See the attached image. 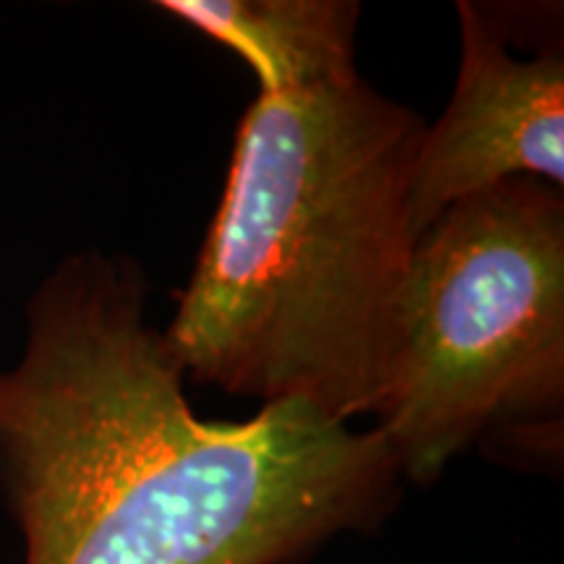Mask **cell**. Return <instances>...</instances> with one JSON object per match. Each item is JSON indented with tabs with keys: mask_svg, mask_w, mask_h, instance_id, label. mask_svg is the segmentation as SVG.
Wrapping results in <instances>:
<instances>
[{
	"mask_svg": "<svg viewBox=\"0 0 564 564\" xmlns=\"http://www.w3.org/2000/svg\"><path fill=\"white\" fill-rule=\"evenodd\" d=\"M463 37L453 100L423 129L408 207L415 238L457 202L512 178L564 183V55L512 53V26L491 6L457 3Z\"/></svg>",
	"mask_w": 564,
	"mask_h": 564,
	"instance_id": "cell-4",
	"label": "cell"
},
{
	"mask_svg": "<svg viewBox=\"0 0 564 564\" xmlns=\"http://www.w3.org/2000/svg\"><path fill=\"white\" fill-rule=\"evenodd\" d=\"M562 394V188L512 178L415 241L373 429L403 481L426 486L491 429L552 423Z\"/></svg>",
	"mask_w": 564,
	"mask_h": 564,
	"instance_id": "cell-3",
	"label": "cell"
},
{
	"mask_svg": "<svg viewBox=\"0 0 564 564\" xmlns=\"http://www.w3.org/2000/svg\"><path fill=\"white\" fill-rule=\"evenodd\" d=\"M183 382L133 259L55 264L0 369V497L24 564H291L398 505L377 429L306 400L202 421Z\"/></svg>",
	"mask_w": 564,
	"mask_h": 564,
	"instance_id": "cell-1",
	"label": "cell"
},
{
	"mask_svg": "<svg viewBox=\"0 0 564 564\" xmlns=\"http://www.w3.org/2000/svg\"><path fill=\"white\" fill-rule=\"evenodd\" d=\"M423 121L361 76L259 97L228 186L162 333L183 377L373 415L415 238Z\"/></svg>",
	"mask_w": 564,
	"mask_h": 564,
	"instance_id": "cell-2",
	"label": "cell"
},
{
	"mask_svg": "<svg viewBox=\"0 0 564 564\" xmlns=\"http://www.w3.org/2000/svg\"><path fill=\"white\" fill-rule=\"evenodd\" d=\"M160 9L241 55L267 95L356 76L361 6L350 0H167Z\"/></svg>",
	"mask_w": 564,
	"mask_h": 564,
	"instance_id": "cell-5",
	"label": "cell"
}]
</instances>
